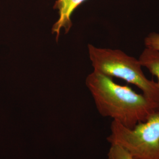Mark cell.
I'll use <instances>...</instances> for the list:
<instances>
[{"label":"cell","mask_w":159,"mask_h":159,"mask_svg":"<svg viewBox=\"0 0 159 159\" xmlns=\"http://www.w3.org/2000/svg\"><path fill=\"white\" fill-rule=\"evenodd\" d=\"M85 84L97 108L103 117H109L125 127L133 129L158 111L159 104L127 85H120L112 78L93 71Z\"/></svg>","instance_id":"cell-1"},{"label":"cell","mask_w":159,"mask_h":159,"mask_svg":"<svg viewBox=\"0 0 159 159\" xmlns=\"http://www.w3.org/2000/svg\"><path fill=\"white\" fill-rule=\"evenodd\" d=\"M88 51L94 71L136 85L144 96L159 105V85L146 77L139 59L120 50L98 48L91 44L88 45Z\"/></svg>","instance_id":"cell-2"},{"label":"cell","mask_w":159,"mask_h":159,"mask_svg":"<svg viewBox=\"0 0 159 159\" xmlns=\"http://www.w3.org/2000/svg\"><path fill=\"white\" fill-rule=\"evenodd\" d=\"M107 141L123 148L132 159H159V111L133 129L113 120Z\"/></svg>","instance_id":"cell-3"},{"label":"cell","mask_w":159,"mask_h":159,"mask_svg":"<svg viewBox=\"0 0 159 159\" xmlns=\"http://www.w3.org/2000/svg\"><path fill=\"white\" fill-rule=\"evenodd\" d=\"M87 0H57L54 8L58 11V19L52 27V33L56 34V41L58 40L61 30L64 29L67 33L73 25L71 17L75 10Z\"/></svg>","instance_id":"cell-4"},{"label":"cell","mask_w":159,"mask_h":159,"mask_svg":"<svg viewBox=\"0 0 159 159\" xmlns=\"http://www.w3.org/2000/svg\"><path fill=\"white\" fill-rule=\"evenodd\" d=\"M139 60L142 67L147 68L151 74L157 77L159 87V51L145 47Z\"/></svg>","instance_id":"cell-5"},{"label":"cell","mask_w":159,"mask_h":159,"mask_svg":"<svg viewBox=\"0 0 159 159\" xmlns=\"http://www.w3.org/2000/svg\"><path fill=\"white\" fill-rule=\"evenodd\" d=\"M107 159H132L125 150L116 144H111L107 154Z\"/></svg>","instance_id":"cell-6"},{"label":"cell","mask_w":159,"mask_h":159,"mask_svg":"<svg viewBox=\"0 0 159 159\" xmlns=\"http://www.w3.org/2000/svg\"><path fill=\"white\" fill-rule=\"evenodd\" d=\"M145 47L159 51V33L152 32L145 37L144 40Z\"/></svg>","instance_id":"cell-7"}]
</instances>
